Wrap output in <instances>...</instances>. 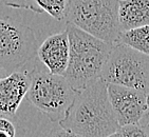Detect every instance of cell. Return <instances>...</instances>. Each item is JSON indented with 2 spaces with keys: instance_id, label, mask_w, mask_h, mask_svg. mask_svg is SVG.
<instances>
[{
  "instance_id": "1",
  "label": "cell",
  "mask_w": 149,
  "mask_h": 137,
  "mask_svg": "<svg viewBox=\"0 0 149 137\" xmlns=\"http://www.w3.org/2000/svg\"><path fill=\"white\" fill-rule=\"evenodd\" d=\"M58 125L68 136H113L120 125L110 103L107 83L98 78L76 91Z\"/></svg>"
},
{
  "instance_id": "2",
  "label": "cell",
  "mask_w": 149,
  "mask_h": 137,
  "mask_svg": "<svg viewBox=\"0 0 149 137\" xmlns=\"http://www.w3.org/2000/svg\"><path fill=\"white\" fill-rule=\"evenodd\" d=\"M69 38V61L63 76L78 91L100 78L113 44L95 37L73 23H66Z\"/></svg>"
},
{
  "instance_id": "3",
  "label": "cell",
  "mask_w": 149,
  "mask_h": 137,
  "mask_svg": "<svg viewBox=\"0 0 149 137\" xmlns=\"http://www.w3.org/2000/svg\"><path fill=\"white\" fill-rule=\"evenodd\" d=\"M118 0H67V22L111 44L118 42Z\"/></svg>"
},
{
  "instance_id": "4",
  "label": "cell",
  "mask_w": 149,
  "mask_h": 137,
  "mask_svg": "<svg viewBox=\"0 0 149 137\" xmlns=\"http://www.w3.org/2000/svg\"><path fill=\"white\" fill-rule=\"evenodd\" d=\"M75 93L63 75L35 70L31 72V82L26 96L52 122H58L66 114Z\"/></svg>"
},
{
  "instance_id": "5",
  "label": "cell",
  "mask_w": 149,
  "mask_h": 137,
  "mask_svg": "<svg viewBox=\"0 0 149 137\" xmlns=\"http://www.w3.org/2000/svg\"><path fill=\"white\" fill-rule=\"evenodd\" d=\"M106 83L149 93V56L124 43H114L100 73Z\"/></svg>"
},
{
  "instance_id": "6",
  "label": "cell",
  "mask_w": 149,
  "mask_h": 137,
  "mask_svg": "<svg viewBox=\"0 0 149 137\" xmlns=\"http://www.w3.org/2000/svg\"><path fill=\"white\" fill-rule=\"evenodd\" d=\"M38 43L30 26L0 17V66L11 73L36 56Z\"/></svg>"
},
{
  "instance_id": "7",
  "label": "cell",
  "mask_w": 149,
  "mask_h": 137,
  "mask_svg": "<svg viewBox=\"0 0 149 137\" xmlns=\"http://www.w3.org/2000/svg\"><path fill=\"white\" fill-rule=\"evenodd\" d=\"M110 103L120 126L149 121V93L107 83Z\"/></svg>"
},
{
  "instance_id": "8",
  "label": "cell",
  "mask_w": 149,
  "mask_h": 137,
  "mask_svg": "<svg viewBox=\"0 0 149 137\" xmlns=\"http://www.w3.org/2000/svg\"><path fill=\"white\" fill-rule=\"evenodd\" d=\"M30 82L31 72L19 70V68L0 79V116L10 119L16 117L18 108L29 90Z\"/></svg>"
},
{
  "instance_id": "9",
  "label": "cell",
  "mask_w": 149,
  "mask_h": 137,
  "mask_svg": "<svg viewBox=\"0 0 149 137\" xmlns=\"http://www.w3.org/2000/svg\"><path fill=\"white\" fill-rule=\"evenodd\" d=\"M36 55L50 73L63 75L69 61V38L66 30L49 36L37 48Z\"/></svg>"
},
{
  "instance_id": "10",
  "label": "cell",
  "mask_w": 149,
  "mask_h": 137,
  "mask_svg": "<svg viewBox=\"0 0 149 137\" xmlns=\"http://www.w3.org/2000/svg\"><path fill=\"white\" fill-rule=\"evenodd\" d=\"M118 21L120 32L149 26V0H118Z\"/></svg>"
},
{
  "instance_id": "11",
  "label": "cell",
  "mask_w": 149,
  "mask_h": 137,
  "mask_svg": "<svg viewBox=\"0 0 149 137\" xmlns=\"http://www.w3.org/2000/svg\"><path fill=\"white\" fill-rule=\"evenodd\" d=\"M118 42L149 56V26H142L120 32Z\"/></svg>"
},
{
  "instance_id": "12",
  "label": "cell",
  "mask_w": 149,
  "mask_h": 137,
  "mask_svg": "<svg viewBox=\"0 0 149 137\" xmlns=\"http://www.w3.org/2000/svg\"><path fill=\"white\" fill-rule=\"evenodd\" d=\"M36 13H47L57 21L65 19L67 0H30Z\"/></svg>"
},
{
  "instance_id": "13",
  "label": "cell",
  "mask_w": 149,
  "mask_h": 137,
  "mask_svg": "<svg viewBox=\"0 0 149 137\" xmlns=\"http://www.w3.org/2000/svg\"><path fill=\"white\" fill-rule=\"evenodd\" d=\"M113 136L120 137H149V121L120 126Z\"/></svg>"
},
{
  "instance_id": "14",
  "label": "cell",
  "mask_w": 149,
  "mask_h": 137,
  "mask_svg": "<svg viewBox=\"0 0 149 137\" xmlns=\"http://www.w3.org/2000/svg\"><path fill=\"white\" fill-rule=\"evenodd\" d=\"M16 135V127L12 120L4 116H0V136L14 137Z\"/></svg>"
},
{
  "instance_id": "15",
  "label": "cell",
  "mask_w": 149,
  "mask_h": 137,
  "mask_svg": "<svg viewBox=\"0 0 149 137\" xmlns=\"http://www.w3.org/2000/svg\"><path fill=\"white\" fill-rule=\"evenodd\" d=\"M6 6L13 8V9H23V10H29V11L35 12L34 6L31 3L30 0H1Z\"/></svg>"
},
{
  "instance_id": "16",
  "label": "cell",
  "mask_w": 149,
  "mask_h": 137,
  "mask_svg": "<svg viewBox=\"0 0 149 137\" xmlns=\"http://www.w3.org/2000/svg\"><path fill=\"white\" fill-rule=\"evenodd\" d=\"M8 74H10V72L8 71V70H6L4 68H2V66H0V79H2L3 77H6V76Z\"/></svg>"
}]
</instances>
